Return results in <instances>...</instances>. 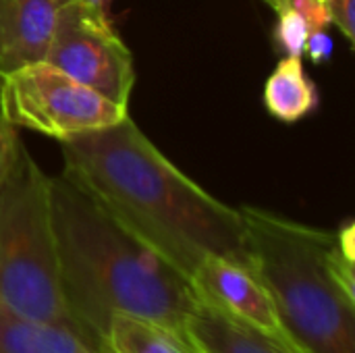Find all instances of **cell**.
Wrapping results in <instances>:
<instances>
[{"label": "cell", "instance_id": "cell-9", "mask_svg": "<svg viewBox=\"0 0 355 353\" xmlns=\"http://www.w3.org/2000/svg\"><path fill=\"white\" fill-rule=\"evenodd\" d=\"M185 337L200 353H297L204 306L185 320Z\"/></svg>", "mask_w": 355, "mask_h": 353}, {"label": "cell", "instance_id": "cell-4", "mask_svg": "<svg viewBox=\"0 0 355 353\" xmlns=\"http://www.w3.org/2000/svg\"><path fill=\"white\" fill-rule=\"evenodd\" d=\"M48 179L21 141L0 185V306L85 341L62 295Z\"/></svg>", "mask_w": 355, "mask_h": 353}, {"label": "cell", "instance_id": "cell-8", "mask_svg": "<svg viewBox=\"0 0 355 353\" xmlns=\"http://www.w3.org/2000/svg\"><path fill=\"white\" fill-rule=\"evenodd\" d=\"M67 0H0V77L46 58Z\"/></svg>", "mask_w": 355, "mask_h": 353}, {"label": "cell", "instance_id": "cell-16", "mask_svg": "<svg viewBox=\"0 0 355 353\" xmlns=\"http://www.w3.org/2000/svg\"><path fill=\"white\" fill-rule=\"evenodd\" d=\"M333 25L339 27L343 37L354 46L355 42V0H329Z\"/></svg>", "mask_w": 355, "mask_h": 353}, {"label": "cell", "instance_id": "cell-20", "mask_svg": "<svg viewBox=\"0 0 355 353\" xmlns=\"http://www.w3.org/2000/svg\"><path fill=\"white\" fill-rule=\"evenodd\" d=\"M191 347H193V345H191ZM196 353H200V352H198V350H196Z\"/></svg>", "mask_w": 355, "mask_h": 353}, {"label": "cell", "instance_id": "cell-11", "mask_svg": "<svg viewBox=\"0 0 355 353\" xmlns=\"http://www.w3.org/2000/svg\"><path fill=\"white\" fill-rule=\"evenodd\" d=\"M0 353H98L73 331L0 306Z\"/></svg>", "mask_w": 355, "mask_h": 353}, {"label": "cell", "instance_id": "cell-5", "mask_svg": "<svg viewBox=\"0 0 355 353\" xmlns=\"http://www.w3.org/2000/svg\"><path fill=\"white\" fill-rule=\"evenodd\" d=\"M127 114V108L46 60L23 64L0 77V119L56 141L110 127Z\"/></svg>", "mask_w": 355, "mask_h": 353}, {"label": "cell", "instance_id": "cell-10", "mask_svg": "<svg viewBox=\"0 0 355 353\" xmlns=\"http://www.w3.org/2000/svg\"><path fill=\"white\" fill-rule=\"evenodd\" d=\"M316 83L304 69L302 56H285L264 85L266 110L283 123H297L318 108Z\"/></svg>", "mask_w": 355, "mask_h": 353}, {"label": "cell", "instance_id": "cell-18", "mask_svg": "<svg viewBox=\"0 0 355 353\" xmlns=\"http://www.w3.org/2000/svg\"><path fill=\"white\" fill-rule=\"evenodd\" d=\"M81 2H85V4H89V6H94V8H100V10H104V12H108V6H110L112 0H81Z\"/></svg>", "mask_w": 355, "mask_h": 353}, {"label": "cell", "instance_id": "cell-15", "mask_svg": "<svg viewBox=\"0 0 355 353\" xmlns=\"http://www.w3.org/2000/svg\"><path fill=\"white\" fill-rule=\"evenodd\" d=\"M19 144H21V137L17 135V127L0 119V185L12 164Z\"/></svg>", "mask_w": 355, "mask_h": 353}, {"label": "cell", "instance_id": "cell-19", "mask_svg": "<svg viewBox=\"0 0 355 353\" xmlns=\"http://www.w3.org/2000/svg\"><path fill=\"white\" fill-rule=\"evenodd\" d=\"M264 2H266V4H268L270 8L279 10V8H281V6H285V4H287L289 0H264Z\"/></svg>", "mask_w": 355, "mask_h": 353}, {"label": "cell", "instance_id": "cell-1", "mask_svg": "<svg viewBox=\"0 0 355 353\" xmlns=\"http://www.w3.org/2000/svg\"><path fill=\"white\" fill-rule=\"evenodd\" d=\"M58 144L62 171L187 281L208 256L250 268L241 210L181 173L129 114Z\"/></svg>", "mask_w": 355, "mask_h": 353}, {"label": "cell", "instance_id": "cell-7", "mask_svg": "<svg viewBox=\"0 0 355 353\" xmlns=\"http://www.w3.org/2000/svg\"><path fill=\"white\" fill-rule=\"evenodd\" d=\"M189 287L200 306L283 347L306 353L283 325L264 285L248 266L223 256H208L189 277Z\"/></svg>", "mask_w": 355, "mask_h": 353}, {"label": "cell", "instance_id": "cell-12", "mask_svg": "<svg viewBox=\"0 0 355 353\" xmlns=\"http://www.w3.org/2000/svg\"><path fill=\"white\" fill-rule=\"evenodd\" d=\"M110 353H196L185 335L131 314H114L100 352Z\"/></svg>", "mask_w": 355, "mask_h": 353}, {"label": "cell", "instance_id": "cell-14", "mask_svg": "<svg viewBox=\"0 0 355 353\" xmlns=\"http://www.w3.org/2000/svg\"><path fill=\"white\" fill-rule=\"evenodd\" d=\"M289 4L302 15L310 31L329 29V25H333L329 0H289Z\"/></svg>", "mask_w": 355, "mask_h": 353}, {"label": "cell", "instance_id": "cell-6", "mask_svg": "<svg viewBox=\"0 0 355 353\" xmlns=\"http://www.w3.org/2000/svg\"><path fill=\"white\" fill-rule=\"evenodd\" d=\"M44 60L127 108L135 85L133 54L112 29L108 12L67 0Z\"/></svg>", "mask_w": 355, "mask_h": 353}, {"label": "cell", "instance_id": "cell-17", "mask_svg": "<svg viewBox=\"0 0 355 353\" xmlns=\"http://www.w3.org/2000/svg\"><path fill=\"white\" fill-rule=\"evenodd\" d=\"M304 54H308L312 58V62H316V64L329 62V58L333 56V37L329 35V31L327 29L310 31V35L306 40Z\"/></svg>", "mask_w": 355, "mask_h": 353}, {"label": "cell", "instance_id": "cell-3", "mask_svg": "<svg viewBox=\"0 0 355 353\" xmlns=\"http://www.w3.org/2000/svg\"><path fill=\"white\" fill-rule=\"evenodd\" d=\"M250 270L306 353H355V225L316 229L270 210L239 208Z\"/></svg>", "mask_w": 355, "mask_h": 353}, {"label": "cell", "instance_id": "cell-21", "mask_svg": "<svg viewBox=\"0 0 355 353\" xmlns=\"http://www.w3.org/2000/svg\"><path fill=\"white\" fill-rule=\"evenodd\" d=\"M100 353H106V352H100Z\"/></svg>", "mask_w": 355, "mask_h": 353}, {"label": "cell", "instance_id": "cell-2", "mask_svg": "<svg viewBox=\"0 0 355 353\" xmlns=\"http://www.w3.org/2000/svg\"><path fill=\"white\" fill-rule=\"evenodd\" d=\"M50 223L62 295L89 347L100 353L114 314L185 335L198 310L189 281L131 235L69 173L48 179Z\"/></svg>", "mask_w": 355, "mask_h": 353}, {"label": "cell", "instance_id": "cell-13", "mask_svg": "<svg viewBox=\"0 0 355 353\" xmlns=\"http://www.w3.org/2000/svg\"><path fill=\"white\" fill-rule=\"evenodd\" d=\"M277 15H279L277 29H275L277 46L281 48V52H285V56H304L306 40L310 35L306 21L289 2L281 6Z\"/></svg>", "mask_w": 355, "mask_h": 353}]
</instances>
